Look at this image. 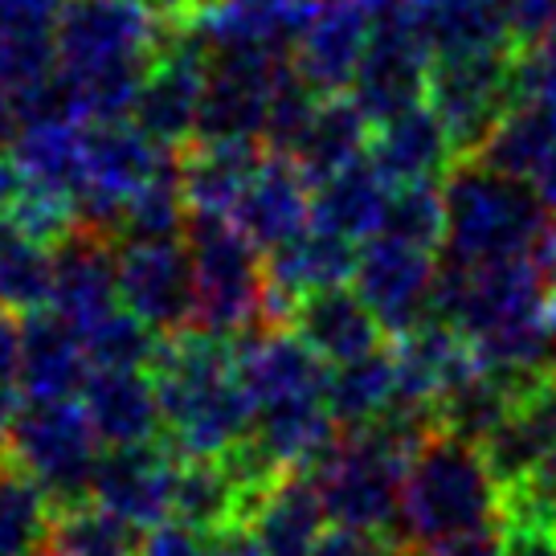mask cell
<instances>
[{
  "label": "cell",
  "instance_id": "47",
  "mask_svg": "<svg viewBox=\"0 0 556 556\" xmlns=\"http://www.w3.org/2000/svg\"><path fill=\"white\" fill-rule=\"evenodd\" d=\"M17 127H21L17 99H13V90H9V83L0 78V148H4V143H13V136H17Z\"/></svg>",
  "mask_w": 556,
  "mask_h": 556
},
{
  "label": "cell",
  "instance_id": "31",
  "mask_svg": "<svg viewBox=\"0 0 556 556\" xmlns=\"http://www.w3.org/2000/svg\"><path fill=\"white\" fill-rule=\"evenodd\" d=\"M553 143H556V106L540 103V99H520L504 119L495 123V131L486 136L479 156L470 160H483L486 168L516 176V180H532V173L540 168V160L548 156Z\"/></svg>",
  "mask_w": 556,
  "mask_h": 556
},
{
  "label": "cell",
  "instance_id": "3",
  "mask_svg": "<svg viewBox=\"0 0 556 556\" xmlns=\"http://www.w3.org/2000/svg\"><path fill=\"white\" fill-rule=\"evenodd\" d=\"M446 201V254L458 262L536 258L556 217L540 205L528 180L486 168L483 160H458L442 180Z\"/></svg>",
  "mask_w": 556,
  "mask_h": 556
},
{
  "label": "cell",
  "instance_id": "13",
  "mask_svg": "<svg viewBox=\"0 0 556 556\" xmlns=\"http://www.w3.org/2000/svg\"><path fill=\"white\" fill-rule=\"evenodd\" d=\"M176 467L180 454L168 442H139V446H111L99 458L90 500L111 516L131 523L136 532H152L173 520Z\"/></svg>",
  "mask_w": 556,
  "mask_h": 556
},
{
  "label": "cell",
  "instance_id": "27",
  "mask_svg": "<svg viewBox=\"0 0 556 556\" xmlns=\"http://www.w3.org/2000/svg\"><path fill=\"white\" fill-rule=\"evenodd\" d=\"M328 523V507L319 500L312 470H287L262 507L254 511L250 528L258 532L266 556H312Z\"/></svg>",
  "mask_w": 556,
  "mask_h": 556
},
{
  "label": "cell",
  "instance_id": "6",
  "mask_svg": "<svg viewBox=\"0 0 556 556\" xmlns=\"http://www.w3.org/2000/svg\"><path fill=\"white\" fill-rule=\"evenodd\" d=\"M426 103L442 119L458 160L479 156L495 123L520 103V46L434 53Z\"/></svg>",
  "mask_w": 556,
  "mask_h": 556
},
{
  "label": "cell",
  "instance_id": "28",
  "mask_svg": "<svg viewBox=\"0 0 556 556\" xmlns=\"http://www.w3.org/2000/svg\"><path fill=\"white\" fill-rule=\"evenodd\" d=\"M389 192L393 189L368 164V156L352 160L348 168H340V173H331L312 185V222L331 229V233H344L352 242H368L384 226Z\"/></svg>",
  "mask_w": 556,
  "mask_h": 556
},
{
  "label": "cell",
  "instance_id": "8",
  "mask_svg": "<svg viewBox=\"0 0 556 556\" xmlns=\"http://www.w3.org/2000/svg\"><path fill=\"white\" fill-rule=\"evenodd\" d=\"M83 136H87V185L78 197V226L103 229L119 242L123 205L173 156L131 119L87 123Z\"/></svg>",
  "mask_w": 556,
  "mask_h": 556
},
{
  "label": "cell",
  "instance_id": "39",
  "mask_svg": "<svg viewBox=\"0 0 556 556\" xmlns=\"http://www.w3.org/2000/svg\"><path fill=\"white\" fill-rule=\"evenodd\" d=\"M520 99H540L556 106V13L548 29L520 50Z\"/></svg>",
  "mask_w": 556,
  "mask_h": 556
},
{
  "label": "cell",
  "instance_id": "49",
  "mask_svg": "<svg viewBox=\"0 0 556 556\" xmlns=\"http://www.w3.org/2000/svg\"><path fill=\"white\" fill-rule=\"evenodd\" d=\"M405 556H434V553H421V548H414V544H409V548H405Z\"/></svg>",
  "mask_w": 556,
  "mask_h": 556
},
{
  "label": "cell",
  "instance_id": "21",
  "mask_svg": "<svg viewBox=\"0 0 556 556\" xmlns=\"http://www.w3.org/2000/svg\"><path fill=\"white\" fill-rule=\"evenodd\" d=\"M90 356L83 331L53 307L25 315L21 324V393L29 401H62L83 393Z\"/></svg>",
  "mask_w": 556,
  "mask_h": 556
},
{
  "label": "cell",
  "instance_id": "1",
  "mask_svg": "<svg viewBox=\"0 0 556 556\" xmlns=\"http://www.w3.org/2000/svg\"><path fill=\"white\" fill-rule=\"evenodd\" d=\"M152 381L164 414V442L180 458H222L254 434V401L238 372V344L201 328L160 340Z\"/></svg>",
  "mask_w": 556,
  "mask_h": 556
},
{
  "label": "cell",
  "instance_id": "16",
  "mask_svg": "<svg viewBox=\"0 0 556 556\" xmlns=\"http://www.w3.org/2000/svg\"><path fill=\"white\" fill-rule=\"evenodd\" d=\"M368 37H372V9L365 0H319L291 62L312 90L344 94L365 62Z\"/></svg>",
  "mask_w": 556,
  "mask_h": 556
},
{
  "label": "cell",
  "instance_id": "2",
  "mask_svg": "<svg viewBox=\"0 0 556 556\" xmlns=\"http://www.w3.org/2000/svg\"><path fill=\"white\" fill-rule=\"evenodd\" d=\"M500 504L504 491L491 479L483 451L467 438L438 430L409 458L397 532L405 544L434 548L442 540L500 523Z\"/></svg>",
  "mask_w": 556,
  "mask_h": 556
},
{
  "label": "cell",
  "instance_id": "30",
  "mask_svg": "<svg viewBox=\"0 0 556 556\" xmlns=\"http://www.w3.org/2000/svg\"><path fill=\"white\" fill-rule=\"evenodd\" d=\"M242 483L233 479L226 458H180L176 467V495H173V520L213 536L229 523H242Z\"/></svg>",
  "mask_w": 556,
  "mask_h": 556
},
{
  "label": "cell",
  "instance_id": "17",
  "mask_svg": "<svg viewBox=\"0 0 556 556\" xmlns=\"http://www.w3.org/2000/svg\"><path fill=\"white\" fill-rule=\"evenodd\" d=\"M282 328L295 331L299 340L328 365H344V361L368 356V352L389 344V331L377 319V312L348 282L299 295L287 319H282Z\"/></svg>",
  "mask_w": 556,
  "mask_h": 556
},
{
  "label": "cell",
  "instance_id": "18",
  "mask_svg": "<svg viewBox=\"0 0 556 556\" xmlns=\"http://www.w3.org/2000/svg\"><path fill=\"white\" fill-rule=\"evenodd\" d=\"M368 164L381 173L389 189L401 185H442L458 164L451 136L430 103L405 106L401 115L372 123Z\"/></svg>",
  "mask_w": 556,
  "mask_h": 556
},
{
  "label": "cell",
  "instance_id": "36",
  "mask_svg": "<svg viewBox=\"0 0 556 556\" xmlns=\"http://www.w3.org/2000/svg\"><path fill=\"white\" fill-rule=\"evenodd\" d=\"M189 226V201L180 189V168L168 160L143 189L123 205L119 242H156V238H180Z\"/></svg>",
  "mask_w": 556,
  "mask_h": 556
},
{
  "label": "cell",
  "instance_id": "24",
  "mask_svg": "<svg viewBox=\"0 0 556 556\" xmlns=\"http://www.w3.org/2000/svg\"><path fill=\"white\" fill-rule=\"evenodd\" d=\"M262 156L266 148L258 139H189L176 152L189 217L192 213H217V217L233 213L238 197L258 173Z\"/></svg>",
  "mask_w": 556,
  "mask_h": 556
},
{
  "label": "cell",
  "instance_id": "44",
  "mask_svg": "<svg viewBox=\"0 0 556 556\" xmlns=\"http://www.w3.org/2000/svg\"><path fill=\"white\" fill-rule=\"evenodd\" d=\"M0 389H21V324L0 307Z\"/></svg>",
  "mask_w": 556,
  "mask_h": 556
},
{
  "label": "cell",
  "instance_id": "50",
  "mask_svg": "<svg viewBox=\"0 0 556 556\" xmlns=\"http://www.w3.org/2000/svg\"><path fill=\"white\" fill-rule=\"evenodd\" d=\"M143 4H148V0H143Z\"/></svg>",
  "mask_w": 556,
  "mask_h": 556
},
{
  "label": "cell",
  "instance_id": "23",
  "mask_svg": "<svg viewBox=\"0 0 556 556\" xmlns=\"http://www.w3.org/2000/svg\"><path fill=\"white\" fill-rule=\"evenodd\" d=\"M483 463L500 491H511L556 451V377L528 389L516 409L483 438Z\"/></svg>",
  "mask_w": 556,
  "mask_h": 556
},
{
  "label": "cell",
  "instance_id": "14",
  "mask_svg": "<svg viewBox=\"0 0 556 556\" xmlns=\"http://www.w3.org/2000/svg\"><path fill=\"white\" fill-rule=\"evenodd\" d=\"M233 344L254 409L299 397H328V361H319L291 328H250Z\"/></svg>",
  "mask_w": 556,
  "mask_h": 556
},
{
  "label": "cell",
  "instance_id": "25",
  "mask_svg": "<svg viewBox=\"0 0 556 556\" xmlns=\"http://www.w3.org/2000/svg\"><path fill=\"white\" fill-rule=\"evenodd\" d=\"M315 9L319 0H222L217 13L192 34L205 37L208 50H262L291 58Z\"/></svg>",
  "mask_w": 556,
  "mask_h": 556
},
{
  "label": "cell",
  "instance_id": "46",
  "mask_svg": "<svg viewBox=\"0 0 556 556\" xmlns=\"http://www.w3.org/2000/svg\"><path fill=\"white\" fill-rule=\"evenodd\" d=\"M21 192H25V176H21V168L13 164V156L0 152V229L4 226L13 229V213H17Z\"/></svg>",
  "mask_w": 556,
  "mask_h": 556
},
{
  "label": "cell",
  "instance_id": "45",
  "mask_svg": "<svg viewBox=\"0 0 556 556\" xmlns=\"http://www.w3.org/2000/svg\"><path fill=\"white\" fill-rule=\"evenodd\" d=\"M208 540V556H266L258 532L250 523H229L222 532H213Z\"/></svg>",
  "mask_w": 556,
  "mask_h": 556
},
{
  "label": "cell",
  "instance_id": "38",
  "mask_svg": "<svg viewBox=\"0 0 556 556\" xmlns=\"http://www.w3.org/2000/svg\"><path fill=\"white\" fill-rule=\"evenodd\" d=\"M381 233L438 254L446 245V201H442V185H401V189L389 192Z\"/></svg>",
  "mask_w": 556,
  "mask_h": 556
},
{
  "label": "cell",
  "instance_id": "12",
  "mask_svg": "<svg viewBox=\"0 0 556 556\" xmlns=\"http://www.w3.org/2000/svg\"><path fill=\"white\" fill-rule=\"evenodd\" d=\"M438 258L434 250H421L401 238L377 233L361 245L356 262V291L377 312L389 336L417 328L430 319V299H434Z\"/></svg>",
  "mask_w": 556,
  "mask_h": 556
},
{
  "label": "cell",
  "instance_id": "32",
  "mask_svg": "<svg viewBox=\"0 0 556 556\" xmlns=\"http://www.w3.org/2000/svg\"><path fill=\"white\" fill-rule=\"evenodd\" d=\"M397 389V368H393V348L384 344L368 356L331 365L328 372V409L340 430L368 426L393 405Z\"/></svg>",
  "mask_w": 556,
  "mask_h": 556
},
{
  "label": "cell",
  "instance_id": "37",
  "mask_svg": "<svg viewBox=\"0 0 556 556\" xmlns=\"http://www.w3.org/2000/svg\"><path fill=\"white\" fill-rule=\"evenodd\" d=\"M160 340L164 336L156 328H148L127 307H111L103 319H94L90 328H83L90 368H152Z\"/></svg>",
  "mask_w": 556,
  "mask_h": 556
},
{
  "label": "cell",
  "instance_id": "5",
  "mask_svg": "<svg viewBox=\"0 0 556 556\" xmlns=\"http://www.w3.org/2000/svg\"><path fill=\"white\" fill-rule=\"evenodd\" d=\"M103 438L90 421L87 405L74 397L62 401H25L13 417L9 434L0 438V454L13 458L46 486L53 507L90 500L94 470H99Z\"/></svg>",
  "mask_w": 556,
  "mask_h": 556
},
{
  "label": "cell",
  "instance_id": "48",
  "mask_svg": "<svg viewBox=\"0 0 556 556\" xmlns=\"http://www.w3.org/2000/svg\"><path fill=\"white\" fill-rule=\"evenodd\" d=\"M536 266H540V275H544V282H548V291L556 295V226H553V233L544 238V245L536 250Z\"/></svg>",
  "mask_w": 556,
  "mask_h": 556
},
{
  "label": "cell",
  "instance_id": "7",
  "mask_svg": "<svg viewBox=\"0 0 556 556\" xmlns=\"http://www.w3.org/2000/svg\"><path fill=\"white\" fill-rule=\"evenodd\" d=\"M168 34L173 25H164L143 0H66L53 46L58 66L83 74L131 58H156Z\"/></svg>",
  "mask_w": 556,
  "mask_h": 556
},
{
  "label": "cell",
  "instance_id": "20",
  "mask_svg": "<svg viewBox=\"0 0 556 556\" xmlns=\"http://www.w3.org/2000/svg\"><path fill=\"white\" fill-rule=\"evenodd\" d=\"M229 217L258 250H275L312 226V180L291 156L266 152Z\"/></svg>",
  "mask_w": 556,
  "mask_h": 556
},
{
  "label": "cell",
  "instance_id": "22",
  "mask_svg": "<svg viewBox=\"0 0 556 556\" xmlns=\"http://www.w3.org/2000/svg\"><path fill=\"white\" fill-rule=\"evenodd\" d=\"M83 405L103 446H139L164 438L160 393L148 368H90Z\"/></svg>",
  "mask_w": 556,
  "mask_h": 556
},
{
  "label": "cell",
  "instance_id": "9",
  "mask_svg": "<svg viewBox=\"0 0 556 556\" xmlns=\"http://www.w3.org/2000/svg\"><path fill=\"white\" fill-rule=\"evenodd\" d=\"M430 62H434V50L417 13H409L405 4L372 13V37H368L365 62L356 70L352 99L365 106L372 123L401 115L405 106L426 103Z\"/></svg>",
  "mask_w": 556,
  "mask_h": 556
},
{
  "label": "cell",
  "instance_id": "11",
  "mask_svg": "<svg viewBox=\"0 0 556 556\" xmlns=\"http://www.w3.org/2000/svg\"><path fill=\"white\" fill-rule=\"evenodd\" d=\"M119 303L160 336L192 328L197 315V270L189 242H119Z\"/></svg>",
  "mask_w": 556,
  "mask_h": 556
},
{
  "label": "cell",
  "instance_id": "43",
  "mask_svg": "<svg viewBox=\"0 0 556 556\" xmlns=\"http://www.w3.org/2000/svg\"><path fill=\"white\" fill-rule=\"evenodd\" d=\"M434 556H504V536H500V523L491 528H475L454 540H442L430 548Z\"/></svg>",
  "mask_w": 556,
  "mask_h": 556
},
{
  "label": "cell",
  "instance_id": "40",
  "mask_svg": "<svg viewBox=\"0 0 556 556\" xmlns=\"http://www.w3.org/2000/svg\"><path fill=\"white\" fill-rule=\"evenodd\" d=\"M397 532H365V528H331L319 536L312 556H405Z\"/></svg>",
  "mask_w": 556,
  "mask_h": 556
},
{
  "label": "cell",
  "instance_id": "35",
  "mask_svg": "<svg viewBox=\"0 0 556 556\" xmlns=\"http://www.w3.org/2000/svg\"><path fill=\"white\" fill-rule=\"evenodd\" d=\"M53 299V250L25 238L17 229H0V307L13 315L46 312Z\"/></svg>",
  "mask_w": 556,
  "mask_h": 556
},
{
  "label": "cell",
  "instance_id": "34",
  "mask_svg": "<svg viewBox=\"0 0 556 556\" xmlns=\"http://www.w3.org/2000/svg\"><path fill=\"white\" fill-rule=\"evenodd\" d=\"M50 556H139L136 528L111 516L94 500L83 504L53 507L50 536H46Z\"/></svg>",
  "mask_w": 556,
  "mask_h": 556
},
{
  "label": "cell",
  "instance_id": "19",
  "mask_svg": "<svg viewBox=\"0 0 556 556\" xmlns=\"http://www.w3.org/2000/svg\"><path fill=\"white\" fill-rule=\"evenodd\" d=\"M119 299V242L103 229L78 226L53 250L50 307L83 331Z\"/></svg>",
  "mask_w": 556,
  "mask_h": 556
},
{
  "label": "cell",
  "instance_id": "41",
  "mask_svg": "<svg viewBox=\"0 0 556 556\" xmlns=\"http://www.w3.org/2000/svg\"><path fill=\"white\" fill-rule=\"evenodd\" d=\"M201 532H192L185 523H160L139 540V556H208V544H201Z\"/></svg>",
  "mask_w": 556,
  "mask_h": 556
},
{
  "label": "cell",
  "instance_id": "42",
  "mask_svg": "<svg viewBox=\"0 0 556 556\" xmlns=\"http://www.w3.org/2000/svg\"><path fill=\"white\" fill-rule=\"evenodd\" d=\"M504 556H556V528L532 520H500Z\"/></svg>",
  "mask_w": 556,
  "mask_h": 556
},
{
  "label": "cell",
  "instance_id": "33",
  "mask_svg": "<svg viewBox=\"0 0 556 556\" xmlns=\"http://www.w3.org/2000/svg\"><path fill=\"white\" fill-rule=\"evenodd\" d=\"M53 500L29 470L0 454V556H37L46 548Z\"/></svg>",
  "mask_w": 556,
  "mask_h": 556
},
{
  "label": "cell",
  "instance_id": "4",
  "mask_svg": "<svg viewBox=\"0 0 556 556\" xmlns=\"http://www.w3.org/2000/svg\"><path fill=\"white\" fill-rule=\"evenodd\" d=\"M189 254L197 270V315L192 328L238 340L258 328L266 312V258L242 229L217 213L189 217Z\"/></svg>",
  "mask_w": 556,
  "mask_h": 556
},
{
  "label": "cell",
  "instance_id": "51",
  "mask_svg": "<svg viewBox=\"0 0 556 556\" xmlns=\"http://www.w3.org/2000/svg\"><path fill=\"white\" fill-rule=\"evenodd\" d=\"M46 556H50V553H46Z\"/></svg>",
  "mask_w": 556,
  "mask_h": 556
},
{
  "label": "cell",
  "instance_id": "29",
  "mask_svg": "<svg viewBox=\"0 0 556 556\" xmlns=\"http://www.w3.org/2000/svg\"><path fill=\"white\" fill-rule=\"evenodd\" d=\"M368 139H372V119H368L365 106L352 99V90H344V94H324L291 160H295L299 168L307 173V180L315 185V180L348 168L352 160H365Z\"/></svg>",
  "mask_w": 556,
  "mask_h": 556
},
{
  "label": "cell",
  "instance_id": "15",
  "mask_svg": "<svg viewBox=\"0 0 556 556\" xmlns=\"http://www.w3.org/2000/svg\"><path fill=\"white\" fill-rule=\"evenodd\" d=\"M361 262V242H352L344 233H331L324 226L299 229L295 238L266 250V312L275 324L287 319L291 303L319 287H344L356 278Z\"/></svg>",
  "mask_w": 556,
  "mask_h": 556
},
{
  "label": "cell",
  "instance_id": "26",
  "mask_svg": "<svg viewBox=\"0 0 556 556\" xmlns=\"http://www.w3.org/2000/svg\"><path fill=\"white\" fill-rule=\"evenodd\" d=\"M83 127L87 123H21L13 143H9V156L21 168V176L34 189L66 197L74 208H78V197L87 185V136H83Z\"/></svg>",
  "mask_w": 556,
  "mask_h": 556
},
{
  "label": "cell",
  "instance_id": "10",
  "mask_svg": "<svg viewBox=\"0 0 556 556\" xmlns=\"http://www.w3.org/2000/svg\"><path fill=\"white\" fill-rule=\"evenodd\" d=\"M208 78V41L192 29H173L160 46L156 62L148 70L136 106L127 119L136 123L160 148L180 152L197 136V115L205 99Z\"/></svg>",
  "mask_w": 556,
  "mask_h": 556
}]
</instances>
